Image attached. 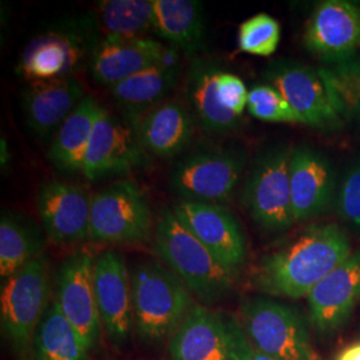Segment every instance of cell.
I'll use <instances>...</instances> for the list:
<instances>
[{"label": "cell", "instance_id": "cell-1", "mask_svg": "<svg viewBox=\"0 0 360 360\" xmlns=\"http://www.w3.org/2000/svg\"><path fill=\"white\" fill-rule=\"evenodd\" d=\"M351 254L352 245L342 227L312 224L260 259L255 285L269 295L302 299Z\"/></svg>", "mask_w": 360, "mask_h": 360}, {"label": "cell", "instance_id": "cell-2", "mask_svg": "<svg viewBox=\"0 0 360 360\" xmlns=\"http://www.w3.org/2000/svg\"><path fill=\"white\" fill-rule=\"evenodd\" d=\"M134 330L143 343L169 342L195 306L187 285L167 266L144 260L131 271Z\"/></svg>", "mask_w": 360, "mask_h": 360}, {"label": "cell", "instance_id": "cell-3", "mask_svg": "<svg viewBox=\"0 0 360 360\" xmlns=\"http://www.w3.org/2000/svg\"><path fill=\"white\" fill-rule=\"evenodd\" d=\"M154 251L191 294L206 304L218 302L235 282L236 274L226 269L169 208L163 210L156 223Z\"/></svg>", "mask_w": 360, "mask_h": 360}, {"label": "cell", "instance_id": "cell-4", "mask_svg": "<svg viewBox=\"0 0 360 360\" xmlns=\"http://www.w3.org/2000/svg\"><path fill=\"white\" fill-rule=\"evenodd\" d=\"M263 80L283 96L304 126L336 129L345 124L347 108L323 68L278 59L266 67Z\"/></svg>", "mask_w": 360, "mask_h": 360}, {"label": "cell", "instance_id": "cell-5", "mask_svg": "<svg viewBox=\"0 0 360 360\" xmlns=\"http://www.w3.org/2000/svg\"><path fill=\"white\" fill-rule=\"evenodd\" d=\"M50 260L44 254L4 279L0 321L7 340L19 355L32 351L34 336L52 300Z\"/></svg>", "mask_w": 360, "mask_h": 360}, {"label": "cell", "instance_id": "cell-6", "mask_svg": "<svg viewBox=\"0 0 360 360\" xmlns=\"http://www.w3.org/2000/svg\"><path fill=\"white\" fill-rule=\"evenodd\" d=\"M245 166L247 154L239 147L196 150L175 163L169 174V186L180 200L227 203L236 191Z\"/></svg>", "mask_w": 360, "mask_h": 360}, {"label": "cell", "instance_id": "cell-7", "mask_svg": "<svg viewBox=\"0 0 360 360\" xmlns=\"http://www.w3.org/2000/svg\"><path fill=\"white\" fill-rule=\"evenodd\" d=\"M291 148L274 146L252 162L242 200L250 217L264 232H283L295 224L290 190Z\"/></svg>", "mask_w": 360, "mask_h": 360}, {"label": "cell", "instance_id": "cell-8", "mask_svg": "<svg viewBox=\"0 0 360 360\" xmlns=\"http://www.w3.org/2000/svg\"><path fill=\"white\" fill-rule=\"evenodd\" d=\"M242 323L224 311L195 304L168 342L171 360H251Z\"/></svg>", "mask_w": 360, "mask_h": 360}, {"label": "cell", "instance_id": "cell-9", "mask_svg": "<svg viewBox=\"0 0 360 360\" xmlns=\"http://www.w3.org/2000/svg\"><path fill=\"white\" fill-rule=\"evenodd\" d=\"M242 326L254 349L279 360H321L309 327L295 309L267 297L242 306Z\"/></svg>", "mask_w": 360, "mask_h": 360}, {"label": "cell", "instance_id": "cell-10", "mask_svg": "<svg viewBox=\"0 0 360 360\" xmlns=\"http://www.w3.org/2000/svg\"><path fill=\"white\" fill-rule=\"evenodd\" d=\"M151 227L150 206L136 183L122 180L92 196L89 236L92 242L132 245L146 240Z\"/></svg>", "mask_w": 360, "mask_h": 360}, {"label": "cell", "instance_id": "cell-11", "mask_svg": "<svg viewBox=\"0 0 360 360\" xmlns=\"http://www.w3.org/2000/svg\"><path fill=\"white\" fill-rule=\"evenodd\" d=\"M98 43L92 18L80 20L79 25L53 28L28 46L20 70L37 82L71 77L87 55L90 59Z\"/></svg>", "mask_w": 360, "mask_h": 360}, {"label": "cell", "instance_id": "cell-12", "mask_svg": "<svg viewBox=\"0 0 360 360\" xmlns=\"http://www.w3.org/2000/svg\"><path fill=\"white\" fill-rule=\"evenodd\" d=\"M180 223L238 275L247 257V240L239 220L223 205L178 200L172 208Z\"/></svg>", "mask_w": 360, "mask_h": 360}, {"label": "cell", "instance_id": "cell-13", "mask_svg": "<svg viewBox=\"0 0 360 360\" xmlns=\"http://www.w3.org/2000/svg\"><path fill=\"white\" fill-rule=\"evenodd\" d=\"M95 259L87 251L67 257L56 274L53 294L65 319L82 336L87 348L94 349L101 334V316L94 285Z\"/></svg>", "mask_w": 360, "mask_h": 360}, {"label": "cell", "instance_id": "cell-14", "mask_svg": "<svg viewBox=\"0 0 360 360\" xmlns=\"http://www.w3.org/2000/svg\"><path fill=\"white\" fill-rule=\"evenodd\" d=\"M307 51L331 65L348 62L360 49V7L326 0L311 13L303 35Z\"/></svg>", "mask_w": 360, "mask_h": 360}, {"label": "cell", "instance_id": "cell-15", "mask_svg": "<svg viewBox=\"0 0 360 360\" xmlns=\"http://www.w3.org/2000/svg\"><path fill=\"white\" fill-rule=\"evenodd\" d=\"M146 163L147 153L132 127L103 108L92 131L82 174L95 181L143 167Z\"/></svg>", "mask_w": 360, "mask_h": 360}, {"label": "cell", "instance_id": "cell-16", "mask_svg": "<svg viewBox=\"0 0 360 360\" xmlns=\"http://www.w3.org/2000/svg\"><path fill=\"white\" fill-rule=\"evenodd\" d=\"M94 285L102 327L114 345L123 346L134 327L131 271L124 257L112 250L96 257Z\"/></svg>", "mask_w": 360, "mask_h": 360}, {"label": "cell", "instance_id": "cell-17", "mask_svg": "<svg viewBox=\"0 0 360 360\" xmlns=\"http://www.w3.org/2000/svg\"><path fill=\"white\" fill-rule=\"evenodd\" d=\"M290 190L296 223L323 215L333 206L338 191L335 168L328 156L304 144L292 147Z\"/></svg>", "mask_w": 360, "mask_h": 360}, {"label": "cell", "instance_id": "cell-18", "mask_svg": "<svg viewBox=\"0 0 360 360\" xmlns=\"http://www.w3.org/2000/svg\"><path fill=\"white\" fill-rule=\"evenodd\" d=\"M92 198L83 188L59 180L46 181L37 195L44 232L55 245L82 243L90 236Z\"/></svg>", "mask_w": 360, "mask_h": 360}, {"label": "cell", "instance_id": "cell-19", "mask_svg": "<svg viewBox=\"0 0 360 360\" xmlns=\"http://www.w3.org/2000/svg\"><path fill=\"white\" fill-rule=\"evenodd\" d=\"M307 299L312 326L321 334L339 331L360 300V250L316 284Z\"/></svg>", "mask_w": 360, "mask_h": 360}, {"label": "cell", "instance_id": "cell-20", "mask_svg": "<svg viewBox=\"0 0 360 360\" xmlns=\"http://www.w3.org/2000/svg\"><path fill=\"white\" fill-rule=\"evenodd\" d=\"M180 60L178 50L171 47L162 59L142 72L110 89L124 122L132 127L136 120L166 98L178 84Z\"/></svg>", "mask_w": 360, "mask_h": 360}, {"label": "cell", "instance_id": "cell-21", "mask_svg": "<svg viewBox=\"0 0 360 360\" xmlns=\"http://www.w3.org/2000/svg\"><path fill=\"white\" fill-rule=\"evenodd\" d=\"M166 47L153 38H104L92 50V79L108 89L158 63Z\"/></svg>", "mask_w": 360, "mask_h": 360}, {"label": "cell", "instance_id": "cell-22", "mask_svg": "<svg viewBox=\"0 0 360 360\" xmlns=\"http://www.w3.org/2000/svg\"><path fill=\"white\" fill-rule=\"evenodd\" d=\"M196 120L188 104L167 99L141 116L132 129L147 155L171 159L193 141Z\"/></svg>", "mask_w": 360, "mask_h": 360}, {"label": "cell", "instance_id": "cell-23", "mask_svg": "<svg viewBox=\"0 0 360 360\" xmlns=\"http://www.w3.org/2000/svg\"><path fill=\"white\" fill-rule=\"evenodd\" d=\"M86 96L74 77L34 82L23 94L27 126L39 138L49 139Z\"/></svg>", "mask_w": 360, "mask_h": 360}, {"label": "cell", "instance_id": "cell-24", "mask_svg": "<svg viewBox=\"0 0 360 360\" xmlns=\"http://www.w3.org/2000/svg\"><path fill=\"white\" fill-rule=\"evenodd\" d=\"M221 65L215 60L195 58L186 77V103L196 123L208 134H223L238 129L242 117L231 114L221 102L218 77Z\"/></svg>", "mask_w": 360, "mask_h": 360}, {"label": "cell", "instance_id": "cell-25", "mask_svg": "<svg viewBox=\"0 0 360 360\" xmlns=\"http://www.w3.org/2000/svg\"><path fill=\"white\" fill-rule=\"evenodd\" d=\"M154 34L186 56L206 50L203 6L196 0H153Z\"/></svg>", "mask_w": 360, "mask_h": 360}, {"label": "cell", "instance_id": "cell-26", "mask_svg": "<svg viewBox=\"0 0 360 360\" xmlns=\"http://www.w3.org/2000/svg\"><path fill=\"white\" fill-rule=\"evenodd\" d=\"M103 108L94 96L87 95L67 116L56 131L49 151L55 167L65 172L82 171L92 131Z\"/></svg>", "mask_w": 360, "mask_h": 360}, {"label": "cell", "instance_id": "cell-27", "mask_svg": "<svg viewBox=\"0 0 360 360\" xmlns=\"http://www.w3.org/2000/svg\"><path fill=\"white\" fill-rule=\"evenodd\" d=\"M44 248V235L31 219L10 211L1 214L0 276L3 281L41 257Z\"/></svg>", "mask_w": 360, "mask_h": 360}, {"label": "cell", "instance_id": "cell-28", "mask_svg": "<svg viewBox=\"0 0 360 360\" xmlns=\"http://www.w3.org/2000/svg\"><path fill=\"white\" fill-rule=\"evenodd\" d=\"M35 360H89L90 349L65 319L55 296L34 336Z\"/></svg>", "mask_w": 360, "mask_h": 360}, {"label": "cell", "instance_id": "cell-29", "mask_svg": "<svg viewBox=\"0 0 360 360\" xmlns=\"http://www.w3.org/2000/svg\"><path fill=\"white\" fill-rule=\"evenodd\" d=\"M92 19L102 39L147 38L154 32L153 0H102Z\"/></svg>", "mask_w": 360, "mask_h": 360}, {"label": "cell", "instance_id": "cell-30", "mask_svg": "<svg viewBox=\"0 0 360 360\" xmlns=\"http://www.w3.org/2000/svg\"><path fill=\"white\" fill-rule=\"evenodd\" d=\"M279 41L281 25L267 13L254 15L239 27V51L257 56H271L276 51Z\"/></svg>", "mask_w": 360, "mask_h": 360}, {"label": "cell", "instance_id": "cell-31", "mask_svg": "<svg viewBox=\"0 0 360 360\" xmlns=\"http://www.w3.org/2000/svg\"><path fill=\"white\" fill-rule=\"evenodd\" d=\"M247 111L250 115L263 122L303 124L302 119L283 96L269 84L255 86L250 90Z\"/></svg>", "mask_w": 360, "mask_h": 360}, {"label": "cell", "instance_id": "cell-32", "mask_svg": "<svg viewBox=\"0 0 360 360\" xmlns=\"http://www.w3.org/2000/svg\"><path fill=\"white\" fill-rule=\"evenodd\" d=\"M334 203L339 220L349 231L360 235V154L340 180Z\"/></svg>", "mask_w": 360, "mask_h": 360}, {"label": "cell", "instance_id": "cell-33", "mask_svg": "<svg viewBox=\"0 0 360 360\" xmlns=\"http://www.w3.org/2000/svg\"><path fill=\"white\" fill-rule=\"evenodd\" d=\"M348 112L360 114V59H351L330 68H323Z\"/></svg>", "mask_w": 360, "mask_h": 360}, {"label": "cell", "instance_id": "cell-34", "mask_svg": "<svg viewBox=\"0 0 360 360\" xmlns=\"http://www.w3.org/2000/svg\"><path fill=\"white\" fill-rule=\"evenodd\" d=\"M218 86L226 110L238 117H243L250 92L245 87V82L235 74L221 70L218 77Z\"/></svg>", "mask_w": 360, "mask_h": 360}, {"label": "cell", "instance_id": "cell-35", "mask_svg": "<svg viewBox=\"0 0 360 360\" xmlns=\"http://www.w3.org/2000/svg\"><path fill=\"white\" fill-rule=\"evenodd\" d=\"M335 360H360V342L343 348Z\"/></svg>", "mask_w": 360, "mask_h": 360}, {"label": "cell", "instance_id": "cell-36", "mask_svg": "<svg viewBox=\"0 0 360 360\" xmlns=\"http://www.w3.org/2000/svg\"><path fill=\"white\" fill-rule=\"evenodd\" d=\"M251 360H279L276 359V358H272V356H269V355H266V354H262V352H259L257 349H254V352H252V356H251Z\"/></svg>", "mask_w": 360, "mask_h": 360}]
</instances>
